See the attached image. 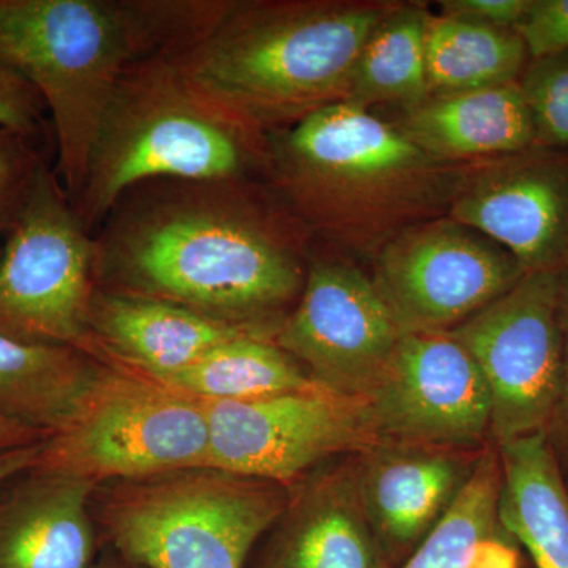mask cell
<instances>
[{
	"label": "cell",
	"instance_id": "1",
	"mask_svg": "<svg viewBox=\"0 0 568 568\" xmlns=\"http://www.w3.org/2000/svg\"><path fill=\"white\" fill-rule=\"evenodd\" d=\"M160 182L115 205L97 241L102 290L173 302L274 339L304 290V227L250 179Z\"/></svg>",
	"mask_w": 568,
	"mask_h": 568
},
{
	"label": "cell",
	"instance_id": "2",
	"mask_svg": "<svg viewBox=\"0 0 568 568\" xmlns=\"http://www.w3.org/2000/svg\"><path fill=\"white\" fill-rule=\"evenodd\" d=\"M463 170L346 102L268 132L264 164L268 190L310 239L369 261L409 227L448 215Z\"/></svg>",
	"mask_w": 568,
	"mask_h": 568
},
{
	"label": "cell",
	"instance_id": "3",
	"mask_svg": "<svg viewBox=\"0 0 568 568\" xmlns=\"http://www.w3.org/2000/svg\"><path fill=\"white\" fill-rule=\"evenodd\" d=\"M223 2L0 0V63L50 108L59 182L80 194L97 134L126 71L196 39Z\"/></svg>",
	"mask_w": 568,
	"mask_h": 568
},
{
	"label": "cell",
	"instance_id": "4",
	"mask_svg": "<svg viewBox=\"0 0 568 568\" xmlns=\"http://www.w3.org/2000/svg\"><path fill=\"white\" fill-rule=\"evenodd\" d=\"M395 0H235L170 52L196 88L267 134L343 102L362 48Z\"/></svg>",
	"mask_w": 568,
	"mask_h": 568
},
{
	"label": "cell",
	"instance_id": "5",
	"mask_svg": "<svg viewBox=\"0 0 568 568\" xmlns=\"http://www.w3.org/2000/svg\"><path fill=\"white\" fill-rule=\"evenodd\" d=\"M265 149L267 134L196 88L170 55H155L119 82L74 211L91 230L145 183L248 179L264 170Z\"/></svg>",
	"mask_w": 568,
	"mask_h": 568
},
{
	"label": "cell",
	"instance_id": "6",
	"mask_svg": "<svg viewBox=\"0 0 568 568\" xmlns=\"http://www.w3.org/2000/svg\"><path fill=\"white\" fill-rule=\"evenodd\" d=\"M290 488L216 467L123 480L102 525L123 559L142 568H244L291 503Z\"/></svg>",
	"mask_w": 568,
	"mask_h": 568
},
{
	"label": "cell",
	"instance_id": "7",
	"mask_svg": "<svg viewBox=\"0 0 568 568\" xmlns=\"http://www.w3.org/2000/svg\"><path fill=\"white\" fill-rule=\"evenodd\" d=\"M204 466V399L118 362L102 361L69 418L43 440L32 470L100 485Z\"/></svg>",
	"mask_w": 568,
	"mask_h": 568
},
{
	"label": "cell",
	"instance_id": "8",
	"mask_svg": "<svg viewBox=\"0 0 568 568\" xmlns=\"http://www.w3.org/2000/svg\"><path fill=\"white\" fill-rule=\"evenodd\" d=\"M0 252V335L104 361L92 328L97 241L41 163Z\"/></svg>",
	"mask_w": 568,
	"mask_h": 568
},
{
	"label": "cell",
	"instance_id": "9",
	"mask_svg": "<svg viewBox=\"0 0 568 568\" xmlns=\"http://www.w3.org/2000/svg\"><path fill=\"white\" fill-rule=\"evenodd\" d=\"M559 274H526L508 293L447 332L476 362L491 398L497 446L545 432L562 384Z\"/></svg>",
	"mask_w": 568,
	"mask_h": 568
},
{
	"label": "cell",
	"instance_id": "10",
	"mask_svg": "<svg viewBox=\"0 0 568 568\" xmlns=\"http://www.w3.org/2000/svg\"><path fill=\"white\" fill-rule=\"evenodd\" d=\"M372 264L403 334L454 331L526 275L504 246L448 215L409 227Z\"/></svg>",
	"mask_w": 568,
	"mask_h": 568
},
{
	"label": "cell",
	"instance_id": "11",
	"mask_svg": "<svg viewBox=\"0 0 568 568\" xmlns=\"http://www.w3.org/2000/svg\"><path fill=\"white\" fill-rule=\"evenodd\" d=\"M209 467L291 487L325 459L379 437L364 399L315 386L246 402H205Z\"/></svg>",
	"mask_w": 568,
	"mask_h": 568
},
{
	"label": "cell",
	"instance_id": "12",
	"mask_svg": "<svg viewBox=\"0 0 568 568\" xmlns=\"http://www.w3.org/2000/svg\"><path fill=\"white\" fill-rule=\"evenodd\" d=\"M403 335L372 275L339 254L312 252L301 298L274 342L317 386L365 398Z\"/></svg>",
	"mask_w": 568,
	"mask_h": 568
},
{
	"label": "cell",
	"instance_id": "13",
	"mask_svg": "<svg viewBox=\"0 0 568 568\" xmlns=\"http://www.w3.org/2000/svg\"><path fill=\"white\" fill-rule=\"evenodd\" d=\"M381 443L476 446L491 426L480 369L450 334H405L383 375L362 398Z\"/></svg>",
	"mask_w": 568,
	"mask_h": 568
},
{
	"label": "cell",
	"instance_id": "14",
	"mask_svg": "<svg viewBox=\"0 0 568 568\" xmlns=\"http://www.w3.org/2000/svg\"><path fill=\"white\" fill-rule=\"evenodd\" d=\"M448 216L504 246L526 274L568 268V151L534 148L467 164Z\"/></svg>",
	"mask_w": 568,
	"mask_h": 568
},
{
	"label": "cell",
	"instance_id": "15",
	"mask_svg": "<svg viewBox=\"0 0 568 568\" xmlns=\"http://www.w3.org/2000/svg\"><path fill=\"white\" fill-rule=\"evenodd\" d=\"M478 458L452 448L379 443L354 467L366 517L392 559L416 549L465 487Z\"/></svg>",
	"mask_w": 568,
	"mask_h": 568
},
{
	"label": "cell",
	"instance_id": "16",
	"mask_svg": "<svg viewBox=\"0 0 568 568\" xmlns=\"http://www.w3.org/2000/svg\"><path fill=\"white\" fill-rule=\"evenodd\" d=\"M92 328L104 361L152 377L173 375L237 336L260 335L173 302L102 287L93 295Z\"/></svg>",
	"mask_w": 568,
	"mask_h": 568
},
{
	"label": "cell",
	"instance_id": "17",
	"mask_svg": "<svg viewBox=\"0 0 568 568\" xmlns=\"http://www.w3.org/2000/svg\"><path fill=\"white\" fill-rule=\"evenodd\" d=\"M99 487L85 478L29 470L0 500V568H93L89 504Z\"/></svg>",
	"mask_w": 568,
	"mask_h": 568
},
{
	"label": "cell",
	"instance_id": "18",
	"mask_svg": "<svg viewBox=\"0 0 568 568\" xmlns=\"http://www.w3.org/2000/svg\"><path fill=\"white\" fill-rule=\"evenodd\" d=\"M366 517L354 469L327 474L291 497L260 568H392Z\"/></svg>",
	"mask_w": 568,
	"mask_h": 568
},
{
	"label": "cell",
	"instance_id": "19",
	"mask_svg": "<svg viewBox=\"0 0 568 568\" xmlns=\"http://www.w3.org/2000/svg\"><path fill=\"white\" fill-rule=\"evenodd\" d=\"M440 163L476 164L528 151L536 130L518 82L484 91L428 97L392 121Z\"/></svg>",
	"mask_w": 568,
	"mask_h": 568
},
{
	"label": "cell",
	"instance_id": "20",
	"mask_svg": "<svg viewBox=\"0 0 568 568\" xmlns=\"http://www.w3.org/2000/svg\"><path fill=\"white\" fill-rule=\"evenodd\" d=\"M499 518L534 568H568V481L545 432L499 446Z\"/></svg>",
	"mask_w": 568,
	"mask_h": 568
},
{
	"label": "cell",
	"instance_id": "21",
	"mask_svg": "<svg viewBox=\"0 0 568 568\" xmlns=\"http://www.w3.org/2000/svg\"><path fill=\"white\" fill-rule=\"evenodd\" d=\"M499 452L480 455L444 517L399 568H523V548L499 518Z\"/></svg>",
	"mask_w": 568,
	"mask_h": 568
},
{
	"label": "cell",
	"instance_id": "22",
	"mask_svg": "<svg viewBox=\"0 0 568 568\" xmlns=\"http://www.w3.org/2000/svg\"><path fill=\"white\" fill-rule=\"evenodd\" d=\"M99 358L0 335V417L54 433L91 386Z\"/></svg>",
	"mask_w": 568,
	"mask_h": 568
},
{
	"label": "cell",
	"instance_id": "23",
	"mask_svg": "<svg viewBox=\"0 0 568 568\" xmlns=\"http://www.w3.org/2000/svg\"><path fill=\"white\" fill-rule=\"evenodd\" d=\"M432 11L420 2H396L368 37L351 73L343 102L373 111H403L429 97L426 32Z\"/></svg>",
	"mask_w": 568,
	"mask_h": 568
},
{
	"label": "cell",
	"instance_id": "24",
	"mask_svg": "<svg viewBox=\"0 0 568 568\" xmlns=\"http://www.w3.org/2000/svg\"><path fill=\"white\" fill-rule=\"evenodd\" d=\"M530 61L514 29H495L432 14L426 32L429 97L515 84Z\"/></svg>",
	"mask_w": 568,
	"mask_h": 568
},
{
	"label": "cell",
	"instance_id": "25",
	"mask_svg": "<svg viewBox=\"0 0 568 568\" xmlns=\"http://www.w3.org/2000/svg\"><path fill=\"white\" fill-rule=\"evenodd\" d=\"M204 402H246L317 386L274 339L242 335L173 375L155 377Z\"/></svg>",
	"mask_w": 568,
	"mask_h": 568
},
{
	"label": "cell",
	"instance_id": "26",
	"mask_svg": "<svg viewBox=\"0 0 568 568\" xmlns=\"http://www.w3.org/2000/svg\"><path fill=\"white\" fill-rule=\"evenodd\" d=\"M518 84L532 118L536 145L568 151V50L530 59Z\"/></svg>",
	"mask_w": 568,
	"mask_h": 568
},
{
	"label": "cell",
	"instance_id": "27",
	"mask_svg": "<svg viewBox=\"0 0 568 568\" xmlns=\"http://www.w3.org/2000/svg\"><path fill=\"white\" fill-rule=\"evenodd\" d=\"M40 166L26 134L0 130V230L13 226Z\"/></svg>",
	"mask_w": 568,
	"mask_h": 568
},
{
	"label": "cell",
	"instance_id": "28",
	"mask_svg": "<svg viewBox=\"0 0 568 568\" xmlns=\"http://www.w3.org/2000/svg\"><path fill=\"white\" fill-rule=\"evenodd\" d=\"M517 32L530 59L568 50V0H530Z\"/></svg>",
	"mask_w": 568,
	"mask_h": 568
},
{
	"label": "cell",
	"instance_id": "29",
	"mask_svg": "<svg viewBox=\"0 0 568 568\" xmlns=\"http://www.w3.org/2000/svg\"><path fill=\"white\" fill-rule=\"evenodd\" d=\"M40 104L36 89L0 63V130L29 136L40 121Z\"/></svg>",
	"mask_w": 568,
	"mask_h": 568
},
{
	"label": "cell",
	"instance_id": "30",
	"mask_svg": "<svg viewBox=\"0 0 568 568\" xmlns=\"http://www.w3.org/2000/svg\"><path fill=\"white\" fill-rule=\"evenodd\" d=\"M558 315L560 338H562V384H560L558 405L545 429V435L568 481V268L559 274Z\"/></svg>",
	"mask_w": 568,
	"mask_h": 568
},
{
	"label": "cell",
	"instance_id": "31",
	"mask_svg": "<svg viewBox=\"0 0 568 568\" xmlns=\"http://www.w3.org/2000/svg\"><path fill=\"white\" fill-rule=\"evenodd\" d=\"M529 3L530 0H443L439 14L488 28L517 31Z\"/></svg>",
	"mask_w": 568,
	"mask_h": 568
},
{
	"label": "cell",
	"instance_id": "32",
	"mask_svg": "<svg viewBox=\"0 0 568 568\" xmlns=\"http://www.w3.org/2000/svg\"><path fill=\"white\" fill-rule=\"evenodd\" d=\"M43 440L33 446L13 448V450L0 452V484L10 480L11 477L28 474L36 469L39 463Z\"/></svg>",
	"mask_w": 568,
	"mask_h": 568
},
{
	"label": "cell",
	"instance_id": "33",
	"mask_svg": "<svg viewBox=\"0 0 568 568\" xmlns=\"http://www.w3.org/2000/svg\"><path fill=\"white\" fill-rule=\"evenodd\" d=\"M50 436L40 429L29 428L17 422L0 417V452L13 450V448L33 446Z\"/></svg>",
	"mask_w": 568,
	"mask_h": 568
},
{
	"label": "cell",
	"instance_id": "34",
	"mask_svg": "<svg viewBox=\"0 0 568 568\" xmlns=\"http://www.w3.org/2000/svg\"><path fill=\"white\" fill-rule=\"evenodd\" d=\"M93 568H142L140 566H134V564L129 562L122 558V560H106V562L95 564Z\"/></svg>",
	"mask_w": 568,
	"mask_h": 568
}]
</instances>
